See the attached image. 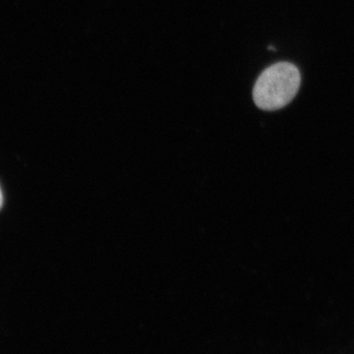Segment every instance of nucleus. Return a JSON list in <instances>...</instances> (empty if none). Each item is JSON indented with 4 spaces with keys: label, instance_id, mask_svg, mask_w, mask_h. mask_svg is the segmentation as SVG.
Returning a JSON list of instances; mask_svg holds the SVG:
<instances>
[{
    "label": "nucleus",
    "instance_id": "f257e3e1",
    "mask_svg": "<svg viewBox=\"0 0 354 354\" xmlns=\"http://www.w3.org/2000/svg\"><path fill=\"white\" fill-rule=\"evenodd\" d=\"M301 74L297 65L278 62L266 68L253 88V100L262 111H274L288 106L299 91Z\"/></svg>",
    "mask_w": 354,
    "mask_h": 354
},
{
    "label": "nucleus",
    "instance_id": "f03ea898",
    "mask_svg": "<svg viewBox=\"0 0 354 354\" xmlns=\"http://www.w3.org/2000/svg\"><path fill=\"white\" fill-rule=\"evenodd\" d=\"M2 204H3V195H2V191L0 189V209H1Z\"/></svg>",
    "mask_w": 354,
    "mask_h": 354
}]
</instances>
